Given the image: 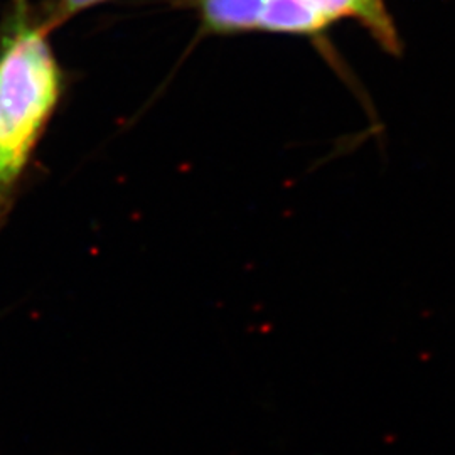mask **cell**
Segmentation results:
<instances>
[{"label": "cell", "instance_id": "obj_1", "mask_svg": "<svg viewBox=\"0 0 455 455\" xmlns=\"http://www.w3.org/2000/svg\"><path fill=\"white\" fill-rule=\"evenodd\" d=\"M58 98V69L39 31L22 29L0 56V163L17 180Z\"/></svg>", "mask_w": 455, "mask_h": 455}, {"label": "cell", "instance_id": "obj_2", "mask_svg": "<svg viewBox=\"0 0 455 455\" xmlns=\"http://www.w3.org/2000/svg\"><path fill=\"white\" fill-rule=\"evenodd\" d=\"M310 5L321 12L327 20L336 17L356 16L363 19L368 28L387 48L396 46V37L393 33L388 16L383 9L381 0H307Z\"/></svg>", "mask_w": 455, "mask_h": 455}, {"label": "cell", "instance_id": "obj_3", "mask_svg": "<svg viewBox=\"0 0 455 455\" xmlns=\"http://www.w3.org/2000/svg\"><path fill=\"white\" fill-rule=\"evenodd\" d=\"M327 22L307 0H267L259 26L270 31L310 33L324 28Z\"/></svg>", "mask_w": 455, "mask_h": 455}, {"label": "cell", "instance_id": "obj_4", "mask_svg": "<svg viewBox=\"0 0 455 455\" xmlns=\"http://www.w3.org/2000/svg\"><path fill=\"white\" fill-rule=\"evenodd\" d=\"M267 0H201L206 22L216 31L250 29L260 24Z\"/></svg>", "mask_w": 455, "mask_h": 455}, {"label": "cell", "instance_id": "obj_5", "mask_svg": "<svg viewBox=\"0 0 455 455\" xmlns=\"http://www.w3.org/2000/svg\"><path fill=\"white\" fill-rule=\"evenodd\" d=\"M97 2H100V0H63L61 5H60V9H58L56 17L71 16V14H75L76 11L84 9V7L92 5V4H97Z\"/></svg>", "mask_w": 455, "mask_h": 455}, {"label": "cell", "instance_id": "obj_6", "mask_svg": "<svg viewBox=\"0 0 455 455\" xmlns=\"http://www.w3.org/2000/svg\"><path fill=\"white\" fill-rule=\"evenodd\" d=\"M14 180H11L4 169V165L0 163V216L4 212V206L7 204V195L11 193V188H12Z\"/></svg>", "mask_w": 455, "mask_h": 455}]
</instances>
